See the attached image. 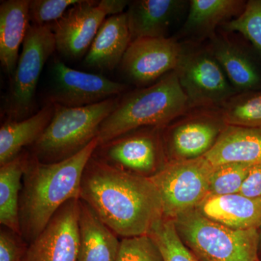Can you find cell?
<instances>
[{"label": "cell", "instance_id": "obj_1", "mask_svg": "<svg viewBox=\"0 0 261 261\" xmlns=\"http://www.w3.org/2000/svg\"><path fill=\"white\" fill-rule=\"evenodd\" d=\"M80 199L122 238L149 234L164 218L161 195L149 177L122 171L93 156L84 170Z\"/></svg>", "mask_w": 261, "mask_h": 261}, {"label": "cell", "instance_id": "obj_2", "mask_svg": "<svg viewBox=\"0 0 261 261\" xmlns=\"http://www.w3.org/2000/svg\"><path fill=\"white\" fill-rule=\"evenodd\" d=\"M99 145L98 138L75 155L44 163L31 154L20 192V236L29 244L39 234L65 202L80 198L86 166Z\"/></svg>", "mask_w": 261, "mask_h": 261}, {"label": "cell", "instance_id": "obj_3", "mask_svg": "<svg viewBox=\"0 0 261 261\" xmlns=\"http://www.w3.org/2000/svg\"><path fill=\"white\" fill-rule=\"evenodd\" d=\"M190 110L173 70L154 84L120 97L115 111L101 124L99 145L139 128L166 126Z\"/></svg>", "mask_w": 261, "mask_h": 261}, {"label": "cell", "instance_id": "obj_4", "mask_svg": "<svg viewBox=\"0 0 261 261\" xmlns=\"http://www.w3.org/2000/svg\"><path fill=\"white\" fill-rule=\"evenodd\" d=\"M120 97L81 108L55 104L54 115L44 133L32 146V155L44 163L69 159L97 138L102 122L115 111Z\"/></svg>", "mask_w": 261, "mask_h": 261}, {"label": "cell", "instance_id": "obj_5", "mask_svg": "<svg viewBox=\"0 0 261 261\" xmlns=\"http://www.w3.org/2000/svg\"><path fill=\"white\" fill-rule=\"evenodd\" d=\"M173 220L182 241L197 256L209 261H258L257 228L226 227L207 219L197 208Z\"/></svg>", "mask_w": 261, "mask_h": 261}, {"label": "cell", "instance_id": "obj_6", "mask_svg": "<svg viewBox=\"0 0 261 261\" xmlns=\"http://www.w3.org/2000/svg\"><path fill=\"white\" fill-rule=\"evenodd\" d=\"M175 71L191 110L221 108L238 94L208 47L182 44Z\"/></svg>", "mask_w": 261, "mask_h": 261}, {"label": "cell", "instance_id": "obj_7", "mask_svg": "<svg viewBox=\"0 0 261 261\" xmlns=\"http://www.w3.org/2000/svg\"><path fill=\"white\" fill-rule=\"evenodd\" d=\"M214 166L204 156L168 161L149 178L162 200L163 214L174 219L197 207L208 196Z\"/></svg>", "mask_w": 261, "mask_h": 261}, {"label": "cell", "instance_id": "obj_8", "mask_svg": "<svg viewBox=\"0 0 261 261\" xmlns=\"http://www.w3.org/2000/svg\"><path fill=\"white\" fill-rule=\"evenodd\" d=\"M56 50L51 25H30L7 97L5 109L10 121L28 118L35 104L36 90L42 69Z\"/></svg>", "mask_w": 261, "mask_h": 261}, {"label": "cell", "instance_id": "obj_9", "mask_svg": "<svg viewBox=\"0 0 261 261\" xmlns=\"http://www.w3.org/2000/svg\"><path fill=\"white\" fill-rule=\"evenodd\" d=\"M126 6L125 0H81L50 25L57 50L70 59L83 56L89 51L106 16L121 14Z\"/></svg>", "mask_w": 261, "mask_h": 261}, {"label": "cell", "instance_id": "obj_10", "mask_svg": "<svg viewBox=\"0 0 261 261\" xmlns=\"http://www.w3.org/2000/svg\"><path fill=\"white\" fill-rule=\"evenodd\" d=\"M164 127H145L98 145L93 157L126 172L150 177L160 171V132Z\"/></svg>", "mask_w": 261, "mask_h": 261}, {"label": "cell", "instance_id": "obj_11", "mask_svg": "<svg viewBox=\"0 0 261 261\" xmlns=\"http://www.w3.org/2000/svg\"><path fill=\"white\" fill-rule=\"evenodd\" d=\"M49 102L66 108H81L121 95L128 87L102 75L70 68L59 59L51 66Z\"/></svg>", "mask_w": 261, "mask_h": 261}, {"label": "cell", "instance_id": "obj_12", "mask_svg": "<svg viewBox=\"0 0 261 261\" xmlns=\"http://www.w3.org/2000/svg\"><path fill=\"white\" fill-rule=\"evenodd\" d=\"M178 119L168 130L170 161L205 155L227 126L220 108L192 109Z\"/></svg>", "mask_w": 261, "mask_h": 261}, {"label": "cell", "instance_id": "obj_13", "mask_svg": "<svg viewBox=\"0 0 261 261\" xmlns=\"http://www.w3.org/2000/svg\"><path fill=\"white\" fill-rule=\"evenodd\" d=\"M181 51L174 38H140L130 43L120 66L130 82L147 87L176 69Z\"/></svg>", "mask_w": 261, "mask_h": 261}, {"label": "cell", "instance_id": "obj_14", "mask_svg": "<svg viewBox=\"0 0 261 261\" xmlns=\"http://www.w3.org/2000/svg\"><path fill=\"white\" fill-rule=\"evenodd\" d=\"M80 199L65 202L29 244L23 261H77Z\"/></svg>", "mask_w": 261, "mask_h": 261}, {"label": "cell", "instance_id": "obj_15", "mask_svg": "<svg viewBox=\"0 0 261 261\" xmlns=\"http://www.w3.org/2000/svg\"><path fill=\"white\" fill-rule=\"evenodd\" d=\"M183 0H136L126 12L132 42L140 38L166 37L171 25L186 8Z\"/></svg>", "mask_w": 261, "mask_h": 261}, {"label": "cell", "instance_id": "obj_16", "mask_svg": "<svg viewBox=\"0 0 261 261\" xmlns=\"http://www.w3.org/2000/svg\"><path fill=\"white\" fill-rule=\"evenodd\" d=\"M196 208L207 219L233 229L258 228L261 224V198L240 193L208 196Z\"/></svg>", "mask_w": 261, "mask_h": 261}, {"label": "cell", "instance_id": "obj_17", "mask_svg": "<svg viewBox=\"0 0 261 261\" xmlns=\"http://www.w3.org/2000/svg\"><path fill=\"white\" fill-rule=\"evenodd\" d=\"M132 37L126 13L106 18L84 58L90 68L112 70L121 64Z\"/></svg>", "mask_w": 261, "mask_h": 261}, {"label": "cell", "instance_id": "obj_18", "mask_svg": "<svg viewBox=\"0 0 261 261\" xmlns=\"http://www.w3.org/2000/svg\"><path fill=\"white\" fill-rule=\"evenodd\" d=\"M79 233L77 261H116L121 243L118 235L80 199Z\"/></svg>", "mask_w": 261, "mask_h": 261}, {"label": "cell", "instance_id": "obj_19", "mask_svg": "<svg viewBox=\"0 0 261 261\" xmlns=\"http://www.w3.org/2000/svg\"><path fill=\"white\" fill-rule=\"evenodd\" d=\"M204 157L214 167L231 163H261V128L227 125Z\"/></svg>", "mask_w": 261, "mask_h": 261}, {"label": "cell", "instance_id": "obj_20", "mask_svg": "<svg viewBox=\"0 0 261 261\" xmlns=\"http://www.w3.org/2000/svg\"><path fill=\"white\" fill-rule=\"evenodd\" d=\"M238 93L261 89V73L246 51L236 43L215 34L208 46Z\"/></svg>", "mask_w": 261, "mask_h": 261}, {"label": "cell", "instance_id": "obj_21", "mask_svg": "<svg viewBox=\"0 0 261 261\" xmlns=\"http://www.w3.org/2000/svg\"><path fill=\"white\" fill-rule=\"evenodd\" d=\"M246 3L243 0H191L181 34L195 41L210 39L219 25L241 14Z\"/></svg>", "mask_w": 261, "mask_h": 261}, {"label": "cell", "instance_id": "obj_22", "mask_svg": "<svg viewBox=\"0 0 261 261\" xmlns=\"http://www.w3.org/2000/svg\"><path fill=\"white\" fill-rule=\"evenodd\" d=\"M30 0H8L0 5V61L8 75H13L29 27Z\"/></svg>", "mask_w": 261, "mask_h": 261}, {"label": "cell", "instance_id": "obj_23", "mask_svg": "<svg viewBox=\"0 0 261 261\" xmlns=\"http://www.w3.org/2000/svg\"><path fill=\"white\" fill-rule=\"evenodd\" d=\"M56 106L47 102L36 114L20 121H8L0 128V166L32 146L44 133L54 115Z\"/></svg>", "mask_w": 261, "mask_h": 261}, {"label": "cell", "instance_id": "obj_24", "mask_svg": "<svg viewBox=\"0 0 261 261\" xmlns=\"http://www.w3.org/2000/svg\"><path fill=\"white\" fill-rule=\"evenodd\" d=\"M29 157V154L21 152L0 167V224L20 236L19 209L23 185L21 180Z\"/></svg>", "mask_w": 261, "mask_h": 261}, {"label": "cell", "instance_id": "obj_25", "mask_svg": "<svg viewBox=\"0 0 261 261\" xmlns=\"http://www.w3.org/2000/svg\"><path fill=\"white\" fill-rule=\"evenodd\" d=\"M220 109L229 126L261 128V89L237 94Z\"/></svg>", "mask_w": 261, "mask_h": 261}, {"label": "cell", "instance_id": "obj_26", "mask_svg": "<svg viewBox=\"0 0 261 261\" xmlns=\"http://www.w3.org/2000/svg\"><path fill=\"white\" fill-rule=\"evenodd\" d=\"M149 235L159 247L163 261H200L182 241L173 219L163 218Z\"/></svg>", "mask_w": 261, "mask_h": 261}, {"label": "cell", "instance_id": "obj_27", "mask_svg": "<svg viewBox=\"0 0 261 261\" xmlns=\"http://www.w3.org/2000/svg\"><path fill=\"white\" fill-rule=\"evenodd\" d=\"M252 166L248 163H231L214 167L208 196L239 193Z\"/></svg>", "mask_w": 261, "mask_h": 261}, {"label": "cell", "instance_id": "obj_28", "mask_svg": "<svg viewBox=\"0 0 261 261\" xmlns=\"http://www.w3.org/2000/svg\"><path fill=\"white\" fill-rule=\"evenodd\" d=\"M221 27L228 32L243 34L261 55V0L247 2L243 13Z\"/></svg>", "mask_w": 261, "mask_h": 261}, {"label": "cell", "instance_id": "obj_29", "mask_svg": "<svg viewBox=\"0 0 261 261\" xmlns=\"http://www.w3.org/2000/svg\"><path fill=\"white\" fill-rule=\"evenodd\" d=\"M116 261H163L159 247L149 234L123 238Z\"/></svg>", "mask_w": 261, "mask_h": 261}, {"label": "cell", "instance_id": "obj_30", "mask_svg": "<svg viewBox=\"0 0 261 261\" xmlns=\"http://www.w3.org/2000/svg\"><path fill=\"white\" fill-rule=\"evenodd\" d=\"M81 0H30L29 20L33 25H48L56 22L66 13L67 10Z\"/></svg>", "mask_w": 261, "mask_h": 261}, {"label": "cell", "instance_id": "obj_31", "mask_svg": "<svg viewBox=\"0 0 261 261\" xmlns=\"http://www.w3.org/2000/svg\"><path fill=\"white\" fill-rule=\"evenodd\" d=\"M20 235L7 228L0 231V261H23L27 245Z\"/></svg>", "mask_w": 261, "mask_h": 261}, {"label": "cell", "instance_id": "obj_32", "mask_svg": "<svg viewBox=\"0 0 261 261\" xmlns=\"http://www.w3.org/2000/svg\"><path fill=\"white\" fill-rule=\"evenodd\" d=\"M239 193L254 198H261V163L253 165Z\"/></svg>", "mask_w": 261, "mask_h": 261}, {"label": "cell", "instance_id": "obj_33", "mask_svg": "<svg viewBox=\"0 0 261 261\" xmlns=\"http://www.w3.org/2000/svg\"><path fill=\"white\" fill-rule=\"evenodd\" d=\"M257 231H258L259 234V249L261 250V224L258 228H257Z\"/></svg>", "mask_w": 261, "mask_h": 261}, {"label": "cell", "instance_id": "obj_34", "mask_svg": "<svg viewBox=\"0 0 261 261\" xmlns=\"http://www.w3.org/2000/svg\"><path fill=\"white\" fill-rule=\"evenodd\" d=\"M196 256H197V255H196ZM197 257H198V259L200 260V261H209L208 260H207V259L204 258V257L199 256Z\"/></svg>", "mask_w": 261, "mask_h": 261}]
</instances>
